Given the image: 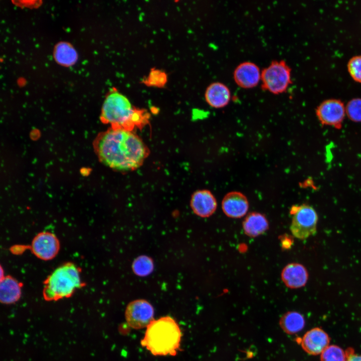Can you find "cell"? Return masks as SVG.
Masks as SVG:
<instances>
[{
    "mask_svg": "<svg viewBox=\"0 0 361 361\" xmlns=\"http://www.w3.org/2000/svg\"><path fill=\"white\" fill-rule=\"evenodd\" d=\"M93 144L101 163L122 172L139 168L150 153L142 139L132 131L111 127L100 132Z\"/></svg>",
    "mask_w": 361,
    "mask_h": 361,
    "instance_id": "cell-1",
    "label": "cell"
},
{
    "mask_svg": "<svg viewBox=\"0 0 361 361\" xmlns=\"http://www.w3.org/2000/svg\"><path fill=\"white\" fill-rule=\"evenodd\" d=\"M150 115L145 109L133 106L128 99L116 89L106 96L101 109V121L111 128L132 131L142 129L149 122Z\"/></svg>",
    "mask_w": 361,
    "mask_h": 361,
    "instance_id": "cell-2",
    "label": "cell"
},
{
    "mask_svg": "<svg viewBox=\"0 0 361 361\" xmlns=\"http://www.w3.org/2000/svg\"><path fill=\"white\" fill-rule=\"evenodd\" d=\"M182 337L176 321L165 316L150 322L140 343L154 355L175 356L180 349Z\"/></svg>",
    "mask_w": 361,
    "mask_h": 361,
    "instance_id": "cell-3",
    "label": "cell"
},
{
    "mask_svg": "<svg viewBox=\"0 0 361 361\" xmlns=\"http://www.w3.org/2000/svg\"><path fill=\"white\" fill-rule=\"evenodd\" d=\"M85 285L81 277V269L72 262H66L44 280L43 296L48 301L69 298L76 289Z\"/></svg>",
    "mask_w": 361,
    "mask_h": 361,
    "instance_id": "cell-4",
    "label": "cell"
},
{
    "mask_svg": "<svg viewBox=\"0 0 361 361\" xmlns=\"http://www.w3.org/2000/svg\"><path fill=\"white\" fill-rule=\"evenodd\" d=\"M291 71L285 61H272L261 70L262 88L274 94L284 92L291 83Z\"/></svg>",
    "mask_w": 361,
    "mask_h": 361,
    "instance_id": "cell-5",
    "label": "cell"
},
{
    "mask_svg": "<svg viewBox=\"0 0 361 361\" xmlns=\"http://www.w3.org/2000/svg\"><path fill=\"white\" fill-rule=\"evenodd\" d=\"M290 214L292 215L290 229L294 237L303 240L315 234L318 217L312 207L306 204L294 205Z\"/></svg>",
    "mask_w": 361,
    "mask_h": 361,
    "instance_id": "cell-6",
    "label": "cell"
},
{
    "mask_svg": "<svg viewBox=\"0 0 361 361\" xmlns=\"http://www.w3.org/2000/svg\"><path fill=\"white\" fill-rule=\"evenodd\" d=\"M154 309L151 304L144 299H137L130 302L125 311L127 324L134 329H141L147 326L154 320Z\"/></svg>",
    "mask_w": 361,
    "mask_h": 361,
    "instance_id": "cell-7",
    "label": "cell"
},
{
    "mask_svg": "<svg viewBox=\"0 0 361 361\" xmlns=\"http://www.w3.org/2000/svg\"><path fill=\"white\" fill-rule=\"evenodd\" d=\"M60 244L58 238L48 231L39 233L33 238L30 249L38 258L48 261L54 259L58 254Z\"/></svg>",
    "mask_w": 361,
    "mask_h": 361,
    "instance_id": "cell-8",
    "label": "cell"
},
{
    "mask_svg": "<svg viewBox=\"0 0 361 361\" xmlns=\"http://www.w3.org/2000/svg\"><path fill=\"white\" fill-rule=\"evenodd\" d=\"M316 113L322 124L340 128L345 116V107L339 100L328 99L317 107Z\"/></svg>",
    "mask_w": 361,
    "mask_h": 361,
    "instance_id": "cell-9",
    "label": "cell"
},
{
    "mask_svg": "<svg viewBox=\"0 0 361 361\" xmlns=\"http://www.w3.org/2000/svg\"><path fill=\"white\" fill-rule=\"evenodd\" d=\"M233 78L236 84L241 88H253L261 80V71L255 63L250 61L243 62L235 69Z\"/></svg>",
    "mask_w": 361,
    "mask_h": 361,
    "instance_id": "cell-10",
    "label": "cell"
},
{
    "mask_svg": "<svg viewBox=\"0 0 361 361\" xmlns=\"http://www.w3.org/2000/svg\"><path fill=\"white\" fill-rule=\"evenodd\" d=\"M303 349L311 355H317L329 345L330 337L326 332L319 327L307 331L301 339Z\"/></svg>",
    "mask_w": 361,
    "mask_h": 361,
    "instance_id": "cell-11",
    "label": "cell"
},
{
    "mask_svg": "<svg viewBox=\"0 0 361 361\" xmlns=\"http://www.w3.org/2000/svg\"><path fill=\"white\" fill-rule=\"evenodd\" d=\"M191 207L196 215L202 218H207L215 213L217 203L215 197L210 191L198 190L192 196Z\"/></svg>",
    "mask_w": 361,
    "mask_h": 361,
    "instance_id": "cell-12",
    "label": "cell"
},
{
    "mask_svg": "<svg viewBox=\"0 0 361 361\" xmlns=\"http://www.w3.org/2000/svg\"><path fill=\"white\" fill-rule=\"evenodd\" d=\"M224 214L232 218H240L246 215L249 208L246 197L242 193L233 191L227 193L222 202Z\"/></svg>",
    "mask_w": 361,
    "mask_h": 361,
    "instance_id": "cell-13",
    "label": "cell"
},
{
    "mask_svg": "<svg viewBox=\"0 0 361 361\" xmlns=\"http://www.w3.org/2000/svg\"><path fill=\"white\" fill-rule=\"evenodd\" d=\"M284 284L288 288L296 289L304 286L308 280V272L305 267L297 263L287 264L281 274Z\"/></svg>",
    "mask_w": 361,
    "mask_h": 361,
    "instance_id": "cell-14",
    "label": "cell"
},
{
    "mask_svg": "<svg viewBox=\"0 0 361 361\" xmlns=\"http://www.w3.org/2000/svg\"><path fill=\"white\" fill-rule=\"evenodd\" d=\"M231 97L229 88L220 82L212 83L205 91V100L207 103L213 108L224 107L229 103Z\"/></svg>",
    "mask_w": 361,
    "mask_h": 361,
    "instance_id": "cell-15",
    "label": "cell"
},
{
    "mask_svg": "<svg viewBox=\"0 0 361 361\" xmlns=\"http://www.w3.org/2000/svg\"><path fill=\"white\" fill-rule=\"evenodd\" d=\"M23 284L11 276H4L1 279L0 301L5 304H14L21 298Z\"/></svg>",
    "mask_w": 361,
    "mask_h": 361,
    "instance_id": "cell-16",
    "label": "cell"
},
{
    "mask_svg": "<svg viewBox=\"0 0 361 361\" xmlns=\"http://www.w3.org/2000/svg\"><path fill=\"white\" fill-rule=\"evenodd\" d=\"M244 233L250 237H256L264 233L269 228L266 217L258 212L249 213L242 224Z\"/></svg>",
    "mask_w": 361,
    "mask_h": 361,
    "instance_id": "cell-17",
    "label": "cell"
},
{
    "mask_svg": "<svg viewBox=\"0 0 361 361\" xmlns=\"http://www.w3.org/2000/svg\"><path fill=\"white\" fill-rule=\"evenodd\" d=\"M282 329L288 334H294L301 331L304 327L305 320L299 312L290 311L284 314L280 320Z\"/></svg>",
    "mask_w": 361,
    "mask_h": 361,
    "instance_id": "cell-18",
    "label": "cell"
},
{
    "mask_svg": "<svg viewBox=\"0 0 361 361\" xmlns=\"http://www.w3.org/2000/svg\"><path fill=\"white\" fill-rule=\"evenodd\" d=\"M54 56L58 63L70 66L76 62L77 53L71 45L67 43L58 44L55 48Z\"/></svg>",
    "mask_w": 361,
    "mask_h": 361,
    "instance_id": "cell-19",
    "label": "cell"
},
{
    "mask_svg": "<svg viewBox=\"0 0 361 361\" xmlns=\"http://www.w3.org/2000/svg\"><path fill=\"white\" fill-rule=\"evenodd\" d=\"M154 268L152 259L142 255L137 257L133 262L132 269L134 273L138 276L144 277L150 274Z\"/></svg>",
    "mask_w": 361,
    "mask_h": 361,
    "instance_id": "cell-20",
    "label": "cell"
},
{
    "mask_svg": "<svg viewBox=\"0 0 361 361\" xmlns=\"http://www.w3.org/2000/svg\"><path fill=\"white\" fill-rule=\"evenodd\" d=\"M167 81L166 73L158 69L152 68L148 75L142 80V83L148 87H164Z\"/></svg>",
    "mask_w": 361,
    "mask_h": 361,
    "instance_id": "cell-21",
    "label": "cell"
},
{
    "mask_svg": "<svg viewBox=\"0 0 361 361\" xmlns=\"http://www.w3.org/2000/svg\"><path fill=\"white\" fill-rule=\"evenodd\" d=\"M345 350L336 345H329L320 354V361H346Z\"/></svg>",
    "mask_w": 361,
    "mask_h": 361,
    "instance_id": "cell-22",
    "label": "cell"
},
{
    "mask_svg": "<svg viewBox=\"0 0 361 361\" xmlns=\"http://www.w3.org/2000/svg\"><path fill=\"white\" fill-rule=\"evenodd\" d=\"M345 113L352 121L361 122V98L350 100L345 107Z\"/></svg>",
    "mask_w": 361,
    "mask_h": 361,
    "instance_id": "cell-23",
    "label": "cell"
},
{
    "mask_svg": "<svg viewBox=\"0 0 361 361\" xmlns=\"http://www.w3.org/2000/svg\"><path fill=\"white\" fill-rule=\"evenodd\" d=\"M347 69L353 79L361 82V56L352 57L348 61Z\"/></svg>",
    "mask_w": 361,
    "mask_h": 361,
    "instance_id": "cell-24",
    "label": "cell"
},
{
    "mask_svg": "<svg viewBox=\"0 0 361 361\" xmlns=\"http://www.w3.org/2000/svg\"><path fill=\"white\" fill-rule=\"evenodd\" d=\"M346 361H361V354L355 353L352 348H348L345 350Z\"/></svg>",
    "mask_w": 361,
    "mask_h": 361,
    "instance_id": "cell-25",
    "label": "cell"
}]
</instances>
